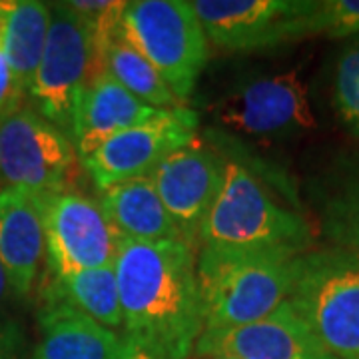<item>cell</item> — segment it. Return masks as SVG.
I'll return each mask as SVG.
<instances>
[{
    "label": "cell",
    "instance_id": "2e32d148",
    "mask_svg": "<svg viewBox=\"0 0 359 359\" xmlns=\"http://www.w3.org/2000/svg\"><path fill=\"white\" fill-rule=\"evenodd\" d=\"M98 204L120 238L134 242L182 240L150 176L126 180L100 192Z\"/></svg>",
    "mask_w": 359,
    "mask_h": 359
},
{
    "label": "cell",
    "instance_id": "83f0119b",
    "mask_svg": "<svg viewBox=\"0 0 359 359\" xmlns=\"http://www.w3.org/2000/svg\"><path fill=\"white\" fill-rule=\"evenodd\" d=\"M0 26H2V22H0Z\"/></svg>",
    "mask_w": 359,
    "mask_h": 359
},
{
    "label": "cell",
    "instance_id": "7c38bea8",
    "mask_svg": "<svg viewBox=\"0 0 359 359\" xmlns=\"http://www.w3.org/2000/svg\"><path fill=\"white\" fill-rule=\"evenodd\" d=\"M306 0H196L210 46L224 52L269 50L295 42Z\"/></svg>",
    "mask_w": 359,
    "mask_h": 359
},
{
    "label": "cell",
    "instance_id": "ac0fdd59",
    "mask_svg": "<svg viewBox=\"0 0 359 359\" xmlns=\"http://www.w3.org/2000/svg\"><path fill=\"white\" fill-rule=\"evenodd\" d=\"M50 4L36 0L0 2V48L20 86L28 92L40 65L48 28Z\"/></svg>",
    "mask_w": 359,
    "mask_h": 359
},
{
    "label": "cell",
    "instance_id": "cb8c5ba5",
    "mask_svg": "<svg viewBox=\"0 0 359 359\" xmlns=\"http://www.w3.org/2000/svg\"><path fill=\"white\" fill-rule=\"evenodd\" d=\"M26 90L20 86V82L14 76L13 68L8 65L4 52L0 48V122L8 116L16 114L22 106Z\"/></svg>",
    "mask_w": 359,
    "mask_h": 359
},
{
    "label": "cell",
    "instance_id": "6da1fadb",
    "mask_svg": "<svg viewBox=\"0 0 359 359\" xmlns=\"http://www.w3.org/2000/svg\"><path fill=\"white\" fill-rule=\"evenodd\" d=\"M198 250L184 240H120L114 259L122 337L164 359H190L204 332Z\"/></svg>",
    "mask_w": 359,
    "mask_h": 359
},
{
    "label": "cell",
    "instance_id": "d4e9b609",
    "mask_svg": "<svg viewBox=\"0 0 359 359\" xmlns=\"http://www.w3.org/2000/svg\"><path fill=\"white\" fill-rule=\"evenodd\" d=\"M25 347V335L18 323L0 321V359H18Z\"/></svg>",
    "mask_w": 359,
    "mask_h": 359
},
{
    "label": "cell",
    "instance_id": "ba28073f",
    "mask_svg": "<svg viewBox=\"0 0 359 359\" xmlns=\"http://www.w3.org/2000/svg\"><path fill=\"white\" fill-rule=\"evenodd\" d=\"M76 146L44 116L20 108L0 122V182L34 196L62 192L76 164Z\"/></svg>",
    "mask_w": 359,
    "mask_h": 359
},
{
    "label": "cell",
    "instance_id": "d6986e66",
    "mask_svg": "<svg viewBox=\"0 0 359 359\" xmlns=\"http://www.w3.org/2000/svg\"><path fill=\"white\" fill-rule=\"evenodd\" d=\"M42 299L44 306H66L112 332L122 327L114 266L50 278Z\"/></svg>",
    "mask_w": 359,
    "mask_h": 359
},
{
    "label": "cell",
    "instance_id": "7a4b0ae2",
    "mask_svg": "<svg viewBox=\"0 0 359 359\" xmlns=\"http://www.w3.org/2000/svg\"><path fill=\"white\" fill-rule=\"evenodd\" d=\"M302 256L200 248L196 269L204 332L242 327L273 313L294 290Z\"/></svg>",
    "mask_w": 359,
    "mask_h": 359
},
{
    "label": "cell",
    "instance_id": "9c48e42d",
    "mask_svg": "<svg viewBox=\"0 0 359 359\" xmlns=\"http://www.w3.org/2000/svg\"><path fill=\"white\" fill-rule=\"evenodd\" d=\"M196 128L198 116L186 106L164 110L152 120L104 140L82 160V166L102 192L120 182L150 176L166 156L198 142Z\"/></svg>",
    "mask_w": 359,
    "mask_h": 359
},
{
    "label": "cell",
    "instance_id": "8992f818",
    "mask_svg": "<svg viewBox=\"0 0 359 359\" xmlns=\"http://www.w3.org/2000/svg\"><path fill=\"white\" fill-rule=\"evenodd\" d=\"M50 14L44 52L28 92L39 114L72 140L78 100L100 66L96 36L90 25L65 2L50 4Z\"/></svg>",
    "mask_w": 359,
    "mask_h": 359
},
{
    "label": "cell",
    "instance_id": "44dd1931",
    "mask_svg": "<svg viewBox=\"0 0 359 359\" xmlns=\"http://www.w3.org/2000/svg\"><path fill=\"white\" fill-rule=\"evenodd\" d=\"M321 228L334 248L359 256V166L349 170L323 198Z\"/></svg>",
    "mask_w": 359,
    "mask_h": 359
},
{
    "label": "cell",
    "instance_id": "e0dca14e",
    "mask_svg": "<svg viewBox=\"0 0 359 359\" xmlns=\"http://www.w3.org/2000/svg\"><path fill=\"white\" fill-rule=\"evenodd\" d=\"M34 359H114L122 335L66 306H42Z\"/></svg>",
    "mask_w": 359,
    "mask_h": 359
},
{
    "label": "cell",
    "instance_id": "30bf717a",
    "mask_svg": "<svg viewBox=\"0 0 359 359\" xmlns=\"http://www.w3.org/2000/svg\"><path fill=\"white\" fill-rule=\"evenodd\" d=\"M216 120L231 132L252 138H283L316 128L308 88L297 72L245 82L219 100Z\"/></svg>",
    "mask_w": 359,
    "mask_h": 359
},
{
    "label": "cell",
    "instance_id": "603a6c76",
    "mask_svg": "<svg viewBox=\"0 0 359 359\" xmlns=\"http://www.w3.org/2000/svg\"><path fill=\"white\" fill-rule=\"evenodd\" d=\"M334 108L344 126L359 134V39L349 42L335 62Z\"/></svg>",
    "mask_w": 359,
    "mask_h": 359
},
{
    "label": "cell",
    "instance_id": "4316f807",
    "mask_svg": "<svg viewBox=\"0 0 359 359\" xmlns=\"http://www.w3.org/2000/svg\"><path fill=\"white\" fill-rule=\"evenodd\" d=\"M11 292H13V287H11V280H8L6 271H4L2 264H0V308L6 304V299H8Z\"/></svg>",
    "mask_w": 359,
    "mask_h": 359
},
{
    "label": "cell",
    "instance_id": "277c9868",
    "mask_svg": "<svg viewBox=\"0 0 359 359\" xmlns=\"http://www.w3.org/2000/svg\"><path fill=\"white\" fill-rule=\"evenodd\" d=\"M287 304L337 359H359V256L337 248L302 256Z\"/></svg>",
    "mask_w": 359,
    "mask_h": 359
},
{
    "label": "cell",
    "instance_id": "9a60e30c",
    "mask_svg": "<svg viewBox=\"0 0 359 359\" xmlns=\"http://www.w3.org/2000/svg\"><path fill=\"white\" fill-rule=\"evenodd\" d=\"M44 257V224L39 196L0 190V264L16 295L26 297L39 278Z\"/></svg>",
    "mask_w": 359,
    "mask_h": 359
},
{
    "label": "cell",
    "instance_id": "ffe728a7",
    "mask_svg": "<svg viewBox=\"0 0 359 359\" xmlns=\"http://www.w3.org/2000/svg\"><path fill=\"white\" fill-rule=\"evenodd\" d=\"M98 62L128 90L130 94H134L144 104L152 106L156 110L184 108V102L170 90V86L158 74V70L124 36L122 28L114 32L98 50Z\"/></svg>",
    "mask_w": 359,
    "mask_h": 359
},
{
    "label": "cell",
    "instance_id": "484cf974",
    "mask_svg": "<svg viewBox=\"0 0 359 359\" xmlns=\"http://www.w3.org/2000/svg\"><path fill=\"white\" fill-rule=\"evenodd\" d=\"M114 359H164L162 355H158L154 351L146 349V347L138 346L134 341H130L126 337H122V347L118 351V355Z\"/></svg>",
    "mask_w": 359,
    "mask_h": 359
},
{
    "label": "cell",
    "instance_id": "5bb4252c",
    "mask_svg": "<svg viewBox=\"0 0 359 359\" xmlns=\"http://www.w3.org/2000/svg\"><path fill=\"white\" fill-rule=\"evenodd\" d=\"M160 112L164 110H156L138 100L100 65L78 100L72 140L80 162L110 136L148 122Z\"/></svg>",
    "mask_w": 359,
    "mask_h": 359
},
{
    "label": "cell",
    "instance_id": "8fae6325",
    "mask_svg": "<svg viewBox=\"0 0 359 359\" xmlns=\"http://www.w3.org/2000/svg\"><path fill=\"white\" fill-rule=\"evenodd\" d=\"M226 174V158L200 142L166 156L150 178L180 238L198 250L200 236L216 204Z\"/></svg>",
    "mask_w": 359,
    "mask_h": 359
},
{
    "label": "cell",
    "instance_id": "7402d4cb",
    "mask_svg": "<svg viewBox=\"0 0 359 359\" xmlns=\"http://www.w3.org/2000/svg\"><path fill=\"white\" fill-rule=\"evenodd\" d=\"M359 36V0H306L295 22V40Z\"/></svg>",
    "mask_w": 359,
    "mask_h": 359
},
{
    "label": "cell",
    "instance_id": "52a82bcc",
    "mask_svg": "<svg viewBox=\"0 0 359 359\" xmlns=\"http://www.w3.org/2000/svg\"><path fill=\"white\" fill-rule=\"evenodd\" d=\"M39 200L50 278L114 266L122 238L96 200L68 188Z\"/></svg>",
    "mask_w": 359,
    "mask_h": 359
},
{
    "label": "cell",
    "instance_id": "3957f363",
    "mask_svg": "<svg viewBox=\"0 0 359 359\" xmlns=\"http://www.w3.org/2000/svg\"><path fill=\"white\" fill-rule=\"evenodd\" d=\"M200 248L302 256L313 248V230L304 214L278 202L250 168L226 160L224 184L205 219Z\"/></svg>",
    "mask_w": 359,
    "mask_h": 359
},
{
    "label": "cell",
    "instance_id": "4fadbf2b",
    "mask_svg": "<svg viewBox=\"0 0 359 359\" xmlns=\"http://www.w3.org/2000/svg\"><path fill=\"white\" fill-rule=\"evenodd\" d=\"M196 359H337L311 334L287 302L268 318L222 332H204Z\"/></svg>",
    "mask_w": 359,
    "mask_h": 359
},
{
    "label": "cell",
    "instance_id": "5b68a950",
    "mask_svg": "<svg viewBox=\"0 0 359 359\" xmlns=\"http://www.w3.org/2000/svg\"><path fill=\"white\" fill-rule=\"evenodd\" d=\"M122 32L186 104L210 58V42L192 2L132 0Z\"/></svg>",
    "mask_w": 359,
    "mask_h": 359
}]
</instances>
